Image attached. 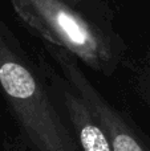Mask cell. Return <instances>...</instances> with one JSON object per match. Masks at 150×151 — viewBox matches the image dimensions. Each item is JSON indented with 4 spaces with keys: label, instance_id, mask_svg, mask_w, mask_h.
Wrapping results in <instances>:
<instances>
[{
    "label": "cell",
    "instance_id": "obj_5",
    "mask_svg": "<svg viewBox=\"0 0 150 151\" xmlns=\"http://www.w3.org/2000/svg\"><path fill=\"white\" fill-rule=\"evenodd\" d=\"M134 86L138 97L142 99L150 111V48L141 58L134 74Z\"/></svg>",
    "mask_w": 150,
    "mask_h": 151
},
{
    "label": "cell",
    "instance_id": "obj_4",
    "mask_svg": "<svg viewBox=\"0 0 150 151\" xmlns=\"http://www.w3.org/2000/svg\"><path fill=\"white\" fill-rule=\"evenodd\" d=\"M47 77L68 118L80 151H113L108 134L71 83L61 74L52 72Z\"/></svg>",
    "mask_w": 150,
    "mask_h": 151
},
{
    "label": "cell",
    "instance_id": "obj_7",
    "mask_svg": "<svg viewBox=\"0 0 150 151\" xmlns=\"http://www.w3.org/2000/svg\"><path fill=\"white\" fill-rule=\"evenodd\" d=\"M65 1L71 3V4H73V5H77V7H84L88 0H65Z\"/></svg>",
    "mask_w": 150,
    "mask_h": 151
},
{
    "label": "cell",
    "instance_id": "obj_3",
    "mask_svg": "<svg viewBox=\"0 0 150 151\" xmlns=\"http://www.w3.org/2000/svg\"><path fill=\"white\" fill-rule=\"evenodd\" d=\"M61 76L84 99L108 134L113 151H150V138L125 111L113 105L89 80L77 58L65 49L44 42Z\"/></svg>",
    "mask_w": 150,
    "mask_h": 151
},
{
    "label": "cell",
    "instance_id": "obj_2",
    "mask_svg": "<svg viewBox=\"0 0 150 151\" xmlns=\"http://www.w3.org/2000/svg\"><path fill=\"white\" fill-rule=\"evenodd\" d=\"M17 17L44 42L60 47L89 69L110 77L126 55V44L104 20L65 0H9Z\"/></svg>",
    "mask_w": 150,
    "mask_h": 151
},
{
    "label": "cell",
    "instance_id": "obj_1",
    "mask_svg": "<svg viewBox=\"0 0 150 151\" xmlns=\"http://www.w3.org/2000/svg\"><path fill=\"white\" fill-rule=\"evenodd\" d=\"M0 91L29 151H80L48 77L0 17Z\"/></svg>",
    "mask_w": 150,
    "mask_h": 151
},
{
    "label": "cell",
    "instance_id": "obj_6",
    "mask_svg": "<svg viewBox=\"0 0 150 151\" xmlns=\"http://www.w3.org/2000/svg\"><path fill=\"white\" fill-rule=\"evenodd\" d=\"M3 151H29V149L21 142L17 135L9 137L3 143Z\"/></svg>",
    "mask_w": 150,
    "mask_h": 151
}]
</instances>
